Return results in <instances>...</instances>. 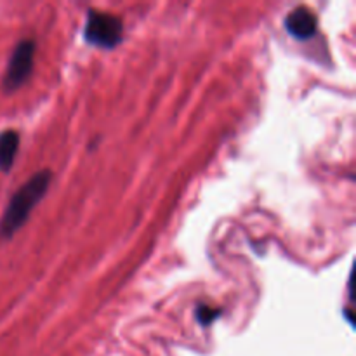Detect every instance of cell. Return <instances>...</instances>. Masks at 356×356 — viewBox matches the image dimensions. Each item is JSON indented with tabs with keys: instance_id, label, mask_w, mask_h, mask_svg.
Listing matches in <instances>:
<instances>
[{
	"instance_id": "cell-1",
	"label": "cell",
	"mask_w": 356,
	"mask_h": 356,
	"mask_svg": "<svg viewBox=\"0 0 356 356\" xmlns=\"http://www.w3.org/2000/svg\"><path fill=\"white\" fill-rule=\"evenodd\" d=\"M52 172L49 169L38 170L37 174L30 177L16 193L13 195L10 202L7 204L6 212L0 219V238L9 240L13 238L14 233L26 222L30 218L35 205L44 198L51 186Z\"/></svg>"
},
{
	"instance_id": "cell-2",
	"label": "cell",
	"mask_w": 356,
	"mask_h": 356,
	"mask_svg": "<svg viewBox=\"0 0 356 356\" xmlns=\"http://www.w3.org/2000/svg\"><path fill=\"white\" fill-rule=\"evenodd\" d=\"M122 37H124V24L120 17L99 10H89L83 28V38L87 44L101 49H113L120 44Z\"/></svg>"
},
{
	"instance_id": "cell-3",
	"label": "cell",
	"mask_w": 356,
	"mask_h": 356,
	"mask_svg": "<svg viewBox=\"0 0 356 356\" xmlns=\"http://www.w3.org/2000/svg\"><path fill=\"white\" fill-rule=\"evenodd\" d=\"M35 49H37V45H35V42L31 38L21 40L16 45L2 80V86L7 92H13V90L19 89L26 82L28 76L31 75L35 61Z\"/></svg>"
},
{
	"instance_id": "cell-4",
	"label": "cell",
	"mask_w": 356,
	"mask_h": 356,
	"mask_svg": "<svg viewBox=\"0 0 356 356\" xmlns=\"http://www.w3.org/2000/svg\"><path fill=\"white\" fill-rule=\"evenodd\" d=\"M285 30L298 40H309L318 31V19L308 7H296L285 17Z\"/></svg>"
},
{
	"instance_id": "cell-5",
	"label": "cell",
	"mask_w": 356,
	"mask_h": 356,
	"mask_svg": "<svg viewBox=\"0 0 356 356\" xmlns=\"http://www.w3.org/2000/svg\"><path fill=\"white\" fill-rule=\"evenodd\" d=\"M19 149V134L13 129L0 132V170L9 172Z\"/></svg>"
},
{
	"instance_id": "cell-6",
	"label": "cell",
	"mask_w": 356,
	"mask_h": 356,
	"mask_svg": "<svg viewBox=\"0 0 356 356\" xmlns=\"http://www.w3.org/2000/svg\"><path fill=\"white\" fill-rule=\"evenodd\" d=\"M219 315H221V312L216 308H211V306H198L197 312H195V316H197L198 322L205 327L214 323L219 318Z\"/></svg>"
}]
</instances>
